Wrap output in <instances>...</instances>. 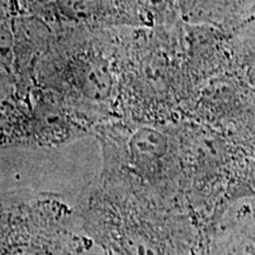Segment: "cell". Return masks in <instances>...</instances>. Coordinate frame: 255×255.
<instances>
[{
	"instance_id": "1",
	"label": "cell",
	"mask_w": 255,
	"mask_h": 255,
	"mask_svg": "<svg viewBox=\"0 0 255 255\" xmlns=\"http://www.w3.org/2000/svg\"><path fill=\"white\" fill-rule=\"evenodd\" d=\"M94 135L102 155L98 182L189 212L178 122L105 121Z\"/></svg>"
},
{
	"instance_id": "2",
	"label": "cell",
	"mask_w": 255,
	"mask_h": 255,
	"mask_svg": "<svg viewBox=\"0 0 255 255\" xmlns=\"http://www.w3.org/2000/svg\"><path fill=\"white\" fill-rule=\"evenodd\" d=\"M77 214L84 234L114 255H199L197 221L187 210L97 181Z\"/></svg>"
},
{
	"instance_id": "3",
	"label": "cell",
	"mask_w": 255,
	"mask_h": 255,
	"mask_svg": "<svg viewBox=\"0 0 255 255\" xmlns=\"http://www.w3.org/2000/svg\"><path fill=\"white\" fill-rule=\"evenodd\" d=\"M2 200L1 255H81L94 245L59 197Z\"/></svg>"
},
{
	"instance_id": "4",
	"label": "cell",
	"mask_w": 255,
	"mask_h": 255,
	"mask_svg": "<svg viewBox=\"0 0 255 255\" xmlns=\"http://www.w3.org/2000/svg\"><path fill=\"white\" fill-rule=\"evenodd\" d=\"M81 255H114V254H111L110 252L105 251L104 248H102L94 244L90 248H88L87 251L83 252Z\"/></svg>"
}]
</instances>
